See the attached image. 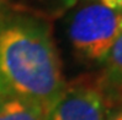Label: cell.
<instances>
[{
  "label": "cell",
  "mask_w": 122,
  "mask_h": 120,
  "mask_svg": "<svg viewBox=\"0 0 122 120\" xmlns=\"http://www.w3.org/2000/svg\"><path fill=\"white\" fill-rule=\"evenodd\" d=\"M66 83L48 23L0 5V96L47 114Z\"/></svg>",
  "instance_id": "6da1fadb"
},
{
  "label": "cell",
  "mask_w": 122,
  "mask_h": 120,
  "mask_svg": "<svg viewBox=\"0 0 122 120\" xmlns=\"http://www.w3.org/2000/svg\"><path fill=\"white\" fill-rule=\"evenodd\" d=\"M68 32L79 58L104 62L113 44L122 36V13L101 3L86 5L75 12Z\"/></svg>",
  "instance_id": "7a4b0ae2"
},
{
  "label": "cell",
  "mask_w": 122,
  "mask_h": 120,
  "mask_svg": "<svg viewBox=\"0 0 122 120\" xmlns=\"http://www.w3.org/2000/svg\"><path fill=\"white\" fill-rule=\"evenodd\" d=\"M110 107L97 76H80L66 83L46 114L47 120H106Z\"/></svg>",
  "instance_id": "3957f363"
},
{
  "label": "cell",
  "mask_w": 122,
  "mask_h": 120,
  "mask_svg": "<svg viewBox=\"0 0 122 120\" xmlns=\"http://www.w3.org/2000/svg\"><path fill=\"white\" fill-rule=\"evenodd\" d=\"M101 74L97 75L100 84L111 109H122V36L116 40Z\"/></svg>",
  "instance_id": "277c9868"
},
{
  "label": "cell",
  "mask_w": 122,
  "mask_h": 120,
  "mask_svg": "<svg viewBox=\"0 0 122 120\" xmlns=\"http://www.w3.org/2000/svg\"><path fill=\"white\" fill-rule=\"evenodd\" d=\"M0 120H47L40 108L12 97L0 96Z\"/></svg>",
  "instance_id": "5b68a950"
},
{
  "label": "cell",
  "mask_w": 122,
  "mask_h": 120,
  "mask_svg": "<svg viewBox=\"0 0 122 120\" xmlns=\"http://www.w3.org/2000/svg\"><path fill=\"white\" fill-rule=\"evenodd\" d=\"M106 120H122V109H111L107 114Z\"/></svg>",
  "instance_id": "8992f818"
}]
</instances>
